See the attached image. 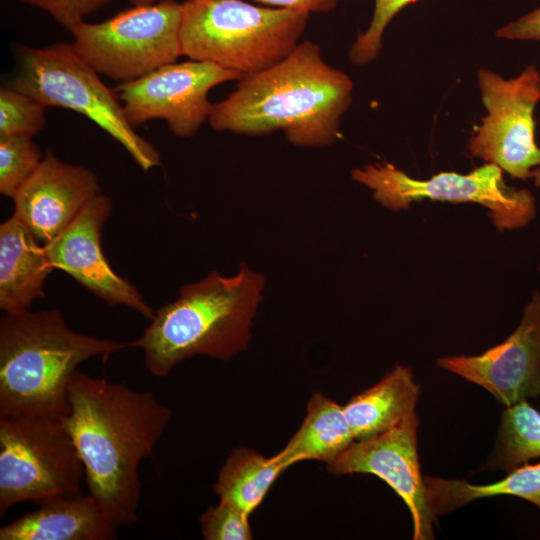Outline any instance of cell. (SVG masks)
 Masks as SVG:
<instances>
[{
	"label": "cell",
	"instance_id": "5b68a950",
	"mask_svg": "<svg viewBox=\"0 0 540 540\" xmlns=\"http://www.w3.org/2000/svg\"><path fill=\"white\" fill-rule=\"evenodd\" d=\"M309 13L243 0L182 3L181 54L241 73L262 71L299 44Z\"/></svg>",
	"mask_w": 540,
	"mask_h": 540
},
{
	"label": "cell",
	"instance_id": "52a82bcc",
	"mask_svg": "<svg viewBox=\"0 0 540 540\" xmlns=\"http://www.w3.org/2000/svg\"><path fill=\"white\" fill-rule=\"evenodd\" d=\"M85 468L66 420L0 417V517L26 501L40 504L80 491Z\"/></svg>",
	"mask_w": 540,
	"mask_h": 540
},
{
	"label": "cell",
	"instance_id": "f1b7e54d",
	"mask_svg": "<svg viewBox=\"0 0 540 540\" xmlns=\"http://www.w3.org/2000/svg\"><path fill=\"white\" fill-rule=\"evenodd\" d=\"M273 6V8L290 9L307 13H328L333 10L339 0H254Z\"/></svg>",
	"mask_w": 540,
	"mask_h": 540
},
{
	"label": "cell",
	"instance_id": "ffe728a7",
	"mask_svg": "<svg viewBox=\"0 0 540 540\" xmlns=\"http://www.w3.org/2000/svg\"><path fill=\"white\" fill-rule=\"evenodd\" d=\"M285 469L271 457L249 447H238L221 467L213 491L223 501L250 515L263 502Z\"/></svg>",
	"mask_w": 540,
	"mask_h": 540
},
{
	"label": "cell",
	"instance_id": "7c38bea8",
	"mask_svg": "<svg viewBox=\"0 0 540 540\" xmlns=\"http://www.w3.org/2000/svg\"><path fill=\"white\" fill-rule=\"evenodd\" d=\"M419 419L406 416L389 430L354 441L327 470L334 475L373 474L385 481L407 505L413 520V539H433L434 515L426 496L417 449Z\"/></svg>",
	"mask_w": 540,
	"mask_h": 540
},
{
	"label": "cell",
	"instance_id": "5bb4252c",
	"mask_svg": "<svg viewBox=\"0 0 540 540\" xmlns=\"http://www.w3.org/2000/svg\"><path fill=\"white\" fill-rule=\"evenodd\" d=\"M442 369L489 391L510 406L540 395V292L534 291L516 330L476 356L439 358Z\"/></svg>",
	"mask_w": 540,
	"mask_h": 540
},
{
	"label": "cell",
	"instance_id": "4fadbf2b",
	"mask_svg": "<svg viewBox=\"0 0 540 540\" xmlns=\"http://www.w3.org/2000/svg\"><path fill=\"white\" fill-rule=\"evenodd\" d=\"M112 209L110 198L99 193L56 238L43 244L53 269H59L109 305H123L147 319L155 311L127 279L105 258L101 232Z\"/></svg>",
	"mask_w": 540,
	"mask_h": 540
},
{
	"label": "cell",
	"instance_id": "7402d4cb",
	"mask_svg": "<svg viewBox=\"0 0 540 540\" xmlns=\"http://www.w3.org/2000/svg\"><path fill=\"white\" fill-rule=\"evenodd\" d=\"M540 457V413L526 400L507 406L489 464L505 472Z\"/></svg>",
	"mask_w": 540,
	"mask_h": 540
},
{
	"label": "cell",
	"instance_id": "603a6c76",
	"mask_svg": "<svg viewBox=\"0 0 540 540\" xmlns=\"http://www.w3.org/2000/svg\"><path fill=\"white\" fill-rule=\"evenodd\" d=\"M43 158L31 137L0 136V192L13 198Z\"/></svg>",
	"mask_w": 540,
	"mask_h": 540
},
{
	"label": "cell",
	"instance_id": "f546056e",
	"mask_svg": "<svg viewBox=\"0 0 540 540\" xmlns=\"http://www.w3.org/2000/svg\"><path fill=\"white\" fill-rule=\"evenodd\" d=\"M134 5H145L155 3L156 0H129Z\"/></svg>",
	"mask_w": 540,
	"mask_h": 540
},
{
	"label": "cell",
	"instance_id": "8fae6325",
	"mask_svg": "<svg viewBox=\"0 0 540 540\" xmlns=\"http://www.w3.org/2000/svg\"><path fill=\"white\" fill-rule=\"evenodd\" d=\"M243 75L217 64L189 59L169 63L117 87L129 123L139 126L163 119L170 131L181 138L194 135L209 119L213 104L209 91Z\"/></svg>",
	"mask_w": 540,
	"mask_h": 540
},
{
	"label": "cell",
	"instance_id": "7a4b0ae2",
	"mask_svg": "<svg viewBox=\"0 0 540 540\" xmlns=\"http://www.w3.org/2000/svg\"><path fill=\"white\" fill-rule=\"evenodd\" d=\"M353 89L349 75L306 40L278 63L239 79L233 92L213 104L208 122L216 131L249 136L282 130L296 146L327 147L340 137Z\"/></svg>",
	"mask_w": 540,
	"mask_h": 540
},
{
	"label": "cell",
	"instance_id": "30bf717a",
	"mask_svg": "<svg viewBox=\"0 0 540 540\" xmlns=\"http://www.w3.org/2000/svg\"><path fill=\"white\" fill-rule=\"evenodd\" d=\"M477 84L486 114L468 141L469 154L514 178L540 186V147L534 111L540 101V72L534 65L505 79L481 68Z\"/></svg>",
	"mask_w": 540,
	"mask_h": 540
},
{
	"label": "cell",
	"instance_id": "d6986e66",
	"mask_svg": "<svg viewBox=\"0 0 540 540\" xmlns=\"http://www.w3.org/2000/svg\"><path fill=\"white\" fill-rule=\"evenodd\" d=\"M354 441L343 406L316 392L308 401L299 429L272 459L285 470L305 460L328 464Z\"/></svg>",
	"mask_w": 540,
	"mask_h": 540
},
{
	"label": "cell",
	"instance_id": "8992f818",
	"mask_svg": "<svg viewBox=\"0 0 540 540\" xmlns=\"http://www.w3.org/2000/svg\"><path fill=\"white\" fill-rule=\"evenodd\" d=\"M11 87L43 103L78 112L118 141L144 171L160 164L155 147L138 135L125 116L116 89L108 87L72 43L19 49Z\"/></svg>",
	"mask_w": 540,
	"mask_h": 540
},
{
	"label": "cell",
	"instance_id": "83f0119b",
	"mask_svg": "<svg viewBox=\"0 0 540 540\" xmlns=\"http://www.w3.org/2000/svg\"><path fill=\"white\" fill-rule=\"evenodd\" d=\"M495 36L507 40L540 41V6L500 27Z\"/></svg>",
	"mask_w": 540,
	"mask_h": 540
},
{
	"label": "cell",
	"instance_id": "ac0fdd59",
	"mask_svg": "<svg viewBox=\"0 0 540 540\" xmlns=\"http://www.w3.org/2000/svg\"><path fill=\"white\" fill-rule=\"evenodd\" d=\"M420 386L408 367L396 366L343 406L355 441L383 433L415 412Z\"/></svg>",
	"mask_w": 540,
	"mask_h": 540
},
{
	"label": "cell",
	"instance_id": "ba28073f",
	"mask_svg": "<svg viewBox=\"0 0 540 540\" xmlns=\"http://www.w3.org/2000/svg\"><path fill=\"white\" fill-rule=\"evenodd\" d=\"M181 19L182 3L174 0L134 5L105 21L80 23L72 45L99 74L128 82L182 56Z\"/></svg>",
	"mask_w": 540,
	"mask_h": 540
},
{
	"label": "cell",
	"instance_id": "3957f363",
	"mask_svg": "<svg viewBox=\"0 0 540 540\" xmlns=\"http://www.w3.org/2000/svg\"><path fill=\"white\" fill-rule=\"evenodd\" d=\"M133 347L81 334L58 309L25 310L0 320V417L66 420L69 384L78 366Z\"/></svg>",
	"mask_w": 540,
	"mask_h": 540
},
{
	"label": "cell",
	"instance_id": "484cf974",
	"mask_svg": "<svg viewBox=\"0 0 540 540\" xmlns=\"http://www.w3.org/2000/svg\"><path fill=\"white\" fill-rule=\"evenodd\" d=\"M249 516L233 506L219 501L209 506L200 516V525L205 540H251L253 533Z\"/></svg>",
	"mask_w": 540,
	"mask_h": 540
},
{
	"label": "cell",
	"instance_id": "6da1fadb",
	"mask_svg": "<svg viewBox=\"0 0 540 540\" xmlns=\"http://www.w3.org/2000/svg\"><path fill=\"white\" fill-rule=\"evenodd\" d=\"M66 425L85 468L89 494L117 528L137 521L140 465L164 434L172 411L148 392L77 370Z\"/></svg>",
	"mask_w": 540,
	"mask_h": 540
},
{
	"label": "cell",
	"instance_id": "d4e9b609",
	"mask_svg": "<svg viewBox=\"0 0 540 540\" xmlns=\"http://www.w3.org/2000/svg\"><path fill=\"white\" fill-rule=\"evenodd\" d=\"M418 0H375L367 29L351 45L348 58L355 65H367L378 58L383 47L384 32L392 19L407 5Z\"/></svg>",
	"mask_w": 540,
	"mask_h": 540
},
{
	"label": "cell",
	"instance_id": "e0dca14e",
	"mask_svg": "<svg viewBox=\"0 0 540 540\" xmlns=\"http://www.w3.org/2000/svg\"><path fill=\"white\" fill-rule=\"evenodd\" d=\"M14 216L0 225V308L5 314L28 310L44 297L54 270L44 246Z\"/></svg>",
	"mask_w": 540,
	"mask_h": 540
},
{
	"label": "cell",
	"instance_id": "9c48e42d",
	"mask_svg": "<svg viewBox=\"0 0 540 540\" xmlns=\"http://www.w3.org/2000/svg\"><path fill=\"white\" fill-rule=\"evenodd\" d=\"M352 178L369 188L385 208L399 211L422 199L473 202L488 209L498 230H515L536 214V200L527 189L508 186L503 170L485 163L468 174L440 172L429 179H415L395 165L366 164L351 171Z\"/></svg>",
	"mask_w": 540,
	"mask_h": 540
},
{
	"label": "cell",
	"instance_id": "4316f807",
	"mask_svg": "<svg viewBox=\"0 0 540 540\" xmlns=\"http://www.w3.org/2000/svg\"><path fill=\"white\" fill-rule=\"evenodd\" d=\"M20 2L37 7L70 32L84 22V19L111 0H19Z\"/></svg>",
	"mask_w": 540,
	"mask_h": 540
},
{
	"label": "cell",
	"instance_id": "2e32d148",
	"mask_svg": "<svg viewBox=\"0 0 540 540\" xmlns=\"http://www.w3.org/2000/svg\"><path fill=\"white\" fill-rule=\"evenodd\" d=\"M117 528L96 500L81 491L63 494L0 528V540H112Z\"/></svg>",
	"mask_w": 540,
	"mask_h": 540
},
{
	"label": "cell",
	"instance_id": "44dd1931",
	"mask_svg": "<svg viewBox=\"0 0 540 540\" xmlns=\"http://www.w3.org/2000/svg\"><path fill=\"white\" fill-rule=\"evenodd\" d=\"M428 503L437 517L480 498L510 495L531 502L540 509V463H525L498 482L475 485L464 480L424 478Z\"/></svg>",
	"mask_w": 540,
	"mask_h": 540
},
{
	"label": "cell",
	"instance_id": "cb8c5ba5",
	"mask_svg": "<svg viewBox=\"0 0 540 540\" xmlns=\"http://www.w3.org/2000/svg\"><path fill=\"white\" fill-rule=\"evenodd\" d=\"M46 106L11 86L0 89V136L37 134L46 123Z\"/></svg>",
	"mask_w": 540,
	"mask_h": 540
},
{
	"label": "cell",
	"instance_id": "277c9868",
	"mask_svg": "<svg viewBox=\"0 0 540 540\" xmlns=\"http://www.w3.org/2000/svg\"><path fill=\"white\" fill-rule=\"evenodd\" d=\"M264 285V276L245 264L230 277L212 271L156 310L133 348L143 351L155 377L167 376L194 356L229 360L250 343Z\"/></svg>",
	"mask_w": 540,
	"mask_h": 540
},
{
	"label": "cell",
	"instance_id": "9a60e30c",
	"mask_svg": "<svg viewBox=\"0 0 540 540\" xmlns=\"http://www.w3.org/2000/svg\"><path fill=\"white\" fill-rule=\"evenodd\" d=\"M101 193L97 176L48 153L12 198L13 215L43 244L61 234Z\"/></svg>",
	"mask_w": 540,
	"mask_h": 540
}]
</instances>
